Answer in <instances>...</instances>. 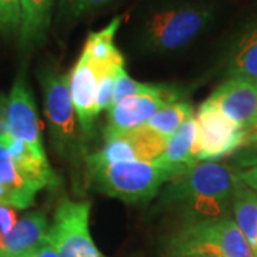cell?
Instances as JSON below:
<instances>
[{"instance_id":"cell-1","label":"cell","mask_w":257,"mask_h":257,"mask_svg":"<svg viewBox=\"0 0 257 257\" xmlns=\"http://www.w3.org/2000/svg\"><path fill=\"white\" fill-rule=\"evenodd\" d=\"M214 15V5L207 2H179L155 9L139 26V49L149 55L182 50L210 26Z\"/></svg>"},{"instance_id":"cell-2","label":"cell","mask_w":257,"mask_h":257,"mask_svg":"<svg viewBox=\"0 0 257 257\" xmlns=\"http://www.w3.org/2000/svg\"><path fill=\"white\" fill-rule=\"evenodd\" d=\"M37 77L43 92V106L52 147L62 160L77 167L82 156L86 159V155L70 97L69 74L59 72L55 64L46 63L37 70Z\"/></svg>"},{"instance_id":"cell-3","label":"cell","mask_w":257,"mask_h":257,"mask_svg":"<svg viewBox=\"0 0 257 257\" xmlns=\"http://www.w3.org/2000/svg\"><path fill=\"white\" fill-rule=\"evenodd\" d=\"M89 183L96 192L126 203H146L175 175L147 162H120L113 165H86Z\"/></svg>"},{"instance_id":"cell-4","label":"cell","mask_w":257,"mask_h":257,"mask_svg":"<svg viewBox=\"0 0 257 257\" xmlns=\"http://www.w3.org/2000/svg\"><path fill=\"white\" fill-rule=\"evenodd\" d=\"M170 257H256L230 217L184 223L169 241Z\"/></svg>"},{"instance_id":"cell-5","label":"cell","mask_w":257,"mask_h":257,"mask_svg":"<svg viewBox=\"0 0 257 257\" xmlns=\"http://www.w3.org/2000/svg\"><path fill=\"white\" fill-rule=\"evenodd\" d=\"M239 173L234 166L227 163L196 162L169 182L162 192L157 207L170 210L176 204L196 197L233 200L240 182Z\"/></svg>"},{"instance_id":"cell-6","label":"cell","mask_w":257,"mask_h":257,"mask_svg":"<svg viewBox=\"0 0 257 257\" xmlns=\"http://www.w3.org/2000/svg\"><path fill=\"white\" fill-rule=\"evenodd\" d=\"M92 203L62 199L49 227L47 241L59 257H106L94 244L89 229Z\"/></svg>"},{"instance_id":"cell-7","label":"cell","mask_w":257,"mask_h":257,"mask_svg":"<svg viewBox=\"0 0 257 257\" xmlns=\"http://www.w3.org/2000/svg\"><path fill=\"white\" fill-rule=\"evenodd\" d=\"M196 162H217L237 153L246 142L244 130L227 119L210 101H203L196 114Z\"/></svg>"},{"instance_id":"cell-8","label":"cell","mask_w":257,"mask_h":257,"mask_svg":"<svg viewBox=\"0 0 257 257\" xmlns=\"http://www.w3.org/2000/svg\"><path fill=\"white\" fill-rule=\"evenodd\" d=\"M6 117L10 135L25 142L35 156L42 160H47L42 139V126L37 116L36 101L26 79L25 66L20 67L10 89L6 106Z\"/></svg>"},{"instance_id":"cell-9","label":"cell","mask_w":257,"mask_h":257,"mask_svg":"<svg viewBox=\"0 0 257 257\" xmlns=\"http://www.w3.org/2000/svg\"><path fill=\"white\" fill-rule=\"evenodd\" d=\"M244 133L257 124V83L229 77L207 99Z\"/></svg>"},{"instance_id":"cell-10","label":"cell","mask_w":257,"mask_h":257,"mask_svg":"<svg viewBox=\"0 0 257 257\" xmlns=\"http://www.w3.org/2000/svg\"><path fill=\"white\" fill-rule=\"evenodd\" d=\"M97 83L99 74L96 69L83 57H79L69 73V89L73 103L76 117L80 126L83 142L90 138L94 128V121L99 114L97 109Z\"/></svg>"},{"instance_id":"cell-11","label":"cell","mask_w":257,"mask_h":257,"mask_svg":"<svg viewBox=\"0 0 257 257\" xmlns=\"http://www.w3.org/2000/svg\"><path fill=\"white\" fill-rule=\"evenodd\" d=\"M49 221L43 211H32L18 220L8 234L0 233V256L26 257L35 254L47 240Z\"/></svg>"},{"instance_id":"cell-12","label":"cell","mask_w":257,"mask_h":257,"mask_svg":"<svg viewBox=\"0 0 257 257\" xmlns=\"http://www.w3.org/2000/svg\"><path fill=\"white\" fill-rule=\"evenodd\" d=\"M121 22V16L111 19L103 29L90 32L84 42L80 57L92 64L99 76L117 72L119 69L124 67V56L114 43V37Z\"/></svg>"},{"instance_id":"cell-13","label":"cell","mask_w":257,"mask_h":257,"mask_svg":"<svg viewBox=\"0 0 257 257\" xmlns=\"http://www.w3.org/2000/svg\"><path fill=\"white\" fill-rule=\"evenodd\" d=\"M56 2L59 0H20L18 46L23 55L45 45Z\"/></svg>"},{"instance_id":"cell-14","label":"cell","mask_w":257,"mask_h":257,"mask_svg":"<svg viewBox=\"0 0 257 257\" xmlns=\"http://www.w3.org/2000/svg\"><path fill=\"white\" fill-rule=\"evenodd\" d=\"M165 101L155 94L130 96L111 106L107 113L104 133H121L147 124L157 111L166 107Z\"/></svg>"},{"instance_id":"cell-15","label":"cell","mask_w":257,"mask_h":257,"mask_svg":"<svg viewBox=\"0 0 257 257\" xmlns=\"http://www.w3.org/2000/svg\"><path fill=\"white\" fill-rule=\"evenodd\" d=\"M227 77L257 83V16L237 33L224 57Z\"/></svg>"},{"instance_id":"cell-16","label":"cell","mask_w":257,"mask_h":257,"mask_svg":"<svg viewBox=\"0 0 257 257\" xmlns=\"http://www.w3.org/2000/svg\"><path fill=\"white\" fill-rule=\"evenodd\" d=\"M2 145L8 149L19 173L35 192L37 193L42 189H55L59 186V177L49 165V160H42L35 156L25 142L9 135Z\"/></svg>"},{"instance_id":"cell-17","label":"cell","mask_w":257,"mask_h":257,"mask_svg":"<svg viewBox=\"0 0 257 257\" xmlns=\"http://www.w3.org/2000/svg\"><path fill=\"white\" fill-rule=\"evenodd\" d=\"M194 140H196V120L194 117H190L167 140L165 153L155 163L170 170L175 177L183 173L189 166L196 163L193 156Z\"/></svg>"},{"instance_id":"cell-18","label":"cell","mask_w":257,"mask_h":257,"mask_svg":"<svg viewBox=\"0 0 257 257\" xmlns=\"http://www.w3.org/2000/svg\"><path fill=\"white\" fill-rule=\"evenodd\" d=\"M231 211L234 223L254 250L257 244V192L241 180L233 194Z\"/></svg>"},{"instance_id":"cell-19","label":"cell","mask_w":257,"mask_h":257,"mask_svg":"<svg viewBox=\"0 0 257 257\" xmlns=\"http://www.w3.org/2000/svg\"><path fill=\"white\" fill-rule=\"evenodd\" d=\"M0 184L13 193L16 209H28L35 203L36 192L30 187L12 160L8 149L0 143Z\"/></svg>"},{"instance_id":"cell-20","label":"cell","mask_w":257,"mask_h":257,"mask_svg":"<svg viewBox=\"0 0 257 257\" xmlns=\"http://www.w3.org/2000/svg\"><path fill=\"white\" fill-rule=\"evenodd\" d=\"M121 135L130 143V146L133 147L136 160L139 162L155 163L165 153L167 146V139L159 135L147 124L128 132H121Z\"/></svg>"},{"instance_id":"cell-21","label":"cell","mask_w":257,"mask_h":257,"mask_svg":"<svg viewBox=\"0 0 257 257\" xmlns=\"http://www.w3.org/2000/svg\"><path fill=\"white\" fill-rule=\"evenodd\" d=\"M190 117H193V106L189 101L180 100L157 111L156 114L147 121V126L169 140L175 135L176 130Z\"/></svg>"},{"instance_id":"cell-22","label":"cell","mask_w":257,"mask_h":257,"mask_svg":"<svg viewBox=\"0 0 257 257\" xmlns=\"http://www.w3.org/2000/svg\"><path fill=\"white\" fill-rule=\"evenodd\" d=\"M111 2L114 0H59L57 20L60 25H70L94 10L110 5Z\"/></svg>"},{"instance_id":"cell-23","label":"cell","mask_w":257,"mask_h":257,"mask_svg":"<svg viewBox=\"0 0 257 257\" xmlns=\"http://www.w3.org/2000/svg\"><path fill=\"white\" fill-rule=\"evenodd\" d=\"M20 26V0H0V36L18 37Z\"/></svg>"},{"instance_id":"cell-24","label":"cell","mask_w":257,"mask_h":257,"mask_svg":"<svg viewBox=\"0 0 257 257\" xmlns=\"http://www.w3.org/2000/svg\"><path fill=\"white\" fill-rule=\"evenodd\" d=\"M120 70V69H119ZM117 70V72H119ZM117 72H110V73H103L99 76V83H97V109L99 113L101 110H109L111 106V99H113V90H114V80Z\"/></svg>"},{"instance_id":"cell-25","label":"cell","mask_w":257,"mask_h":257,"mask_svg":"<svg viewBox=\"0 0 257 257\" xmlns=\"http://www.w3.org/2000/svg\"><path fill=\"white\" fill-rule=\"evenodd\" d=\"M233 166L239 172L250 169L253 166H257V136L248 145L240 149L239 155L236 157V162Z\"/></svg>"},{"instance_id":"cell-26","label":"cell","mask_w":257,"mask_h":257,"mask_svg":"<svg viewBox=\"0 0 257 257\" xmlns=\"http://www.w3.org/2000/svg\"><path fill=\"white\" fill-rule=\"evenodd\" d=\"M18 223L16 209L8 204H0V233L8 234Z\"/></svg>"},{"instance_id":"cell-27","label":"cell","mask_w":257,"mask_h":257,"mask_svg":"<svg viewBox=\"0 0 257 257\" xmlns=\"http://www.w3.org/2000/svg\"><path fill=\"white\" fill-rule=\"evenodd\" d=\"M6 106H8V96L0 93V143L10 135L8 127V117H6Z\"/></svg>"},{"instance_id":"cell-28","label":"cell","mask_w":257,"mask_h":257,"mask_svg":"<svg viewBox=\"0 0 257 257\" xmlns=\"http://www.w3.org/2000/svg\"><path fill=\"white\" fill-rule=\"evenodd\" d=\"M240 180L244 184H247L250 189L257 192V166H253L250 169L241 170L239 173Z\"/></svg>"},{"instance_id":"cell-29","label":"cell","mask_w":257,"mask_h":257,"mask_svg":"<svg viewBox=\"0 0 257 257\" xmlns=\"http://www.w3.org/2000/svg\"><path fill=\"white\" fill-rule=\"evenodd\" d=\"M33 257H59V254H57V251L55 250V247L46 240V241L35 251Z\"/></svg>"},{"instance_id":"cell-30","label":"cell","mask_w":257,"mask_h":257,"mask_svg":"<svg viewBox=\"0 0 257 257\" xmlns=\"http://www.w3.org/2000/svg\"><path fill=\"white\" fill-rule=\"evenodd\" d=\"M26 257H33V254H32V256H26Z\"/></svg>"},{"instance_id":"cell-31","label":"cell","mask_w":257,"mask_h":257,"mask_svg":"<svg viewBox=\"0 0 257 257\" xmlns=\"http://www.w3.org/2000/svg\"><path fill=\"white\" fill-rule=\"evenodd\" d=\"M192 257H196V256H192Z\"/></svg>"},{"instance_id":"cell-32","label":"cell","mask_w":257,"mask_h":257,"mask_svg":"<svg viewBox=\"0 0 257 257\" xmlns=\"http://www.w3.org/2000/svg\"><path fill=\"white\" fill-rule=\"evenodd\" d=\"M0 257H2V256H0Z\"/></svg>"}]
</instances>
